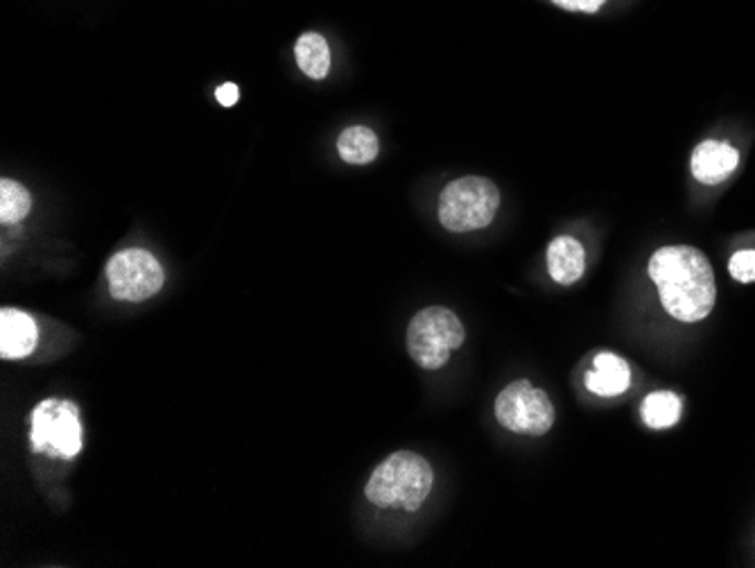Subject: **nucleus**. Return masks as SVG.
<instances>
[{
	"mask_svg": "<svg viewBox=\"0 0 755 568\" xmlns=\"http://www.w3.org/2000/svg\"><path fill=\"white\" fill-rule=\"evenodd\" d=\"M650 279L658 288L663 308L678 322H702L715 308V275L704 251L695 247L670 245L658 249L650 261Z\"/></svg>",
	"mask_w": 755,
	"mask_h": 568,
	"instance_id": "nucleus-1",
	"label": "nucleus"
},
{
	"mask_svg": "<svg viewBox=\"0 0 755 568\" xmlns=\"http://www.w3.org/2000/svg\"><path fill=\"white\" fill-rule=\"evenodd\" d=\"M432 482L434 474L425 458L412 451H399L375 467L364 494L378 508L401 505L407 512H414L430 496Z\"/></svg>",
	"mask_w": 755,
	"mask_h": 568,
	"instance_id": "nucleus-2",
	"label": "nucleus"
},
{
	"mask_svg": "<svg viewBox=\"0 0 755 568\" xmlns=\"http://www.w3.org/2000/svg\"><path fill=\"white\" fill-rule=\"evenodd\" d=\"M466 331L457 315L444 306L419 310L407 327V353L423 369L444 367L451 351L464 345Z\"/></svg>",
	"mask_w": 755,
	"mask_h": 568,
	"instance_id": "nucleus-3",
	"label": "nucleus"
},
{
	"mask_svg": "<svg viewBox=\"0 0 755 568\" xmlns=\"http://www.w3.org/2000/svg\"><path fill=\"white\" fill-rule=\"evenodd\" d=\"M500 207L497 186L484 177H462L449 183L439 198V220L455 233L484 229Z\"/></svg>",
	"mask_w": 755,
	"mask_h": 568,
	"instance_id": "nucleus-4",
	"label": "nucleus"
},
{
	"mask_svg": "<svg viewBox=\"0 0 755 568\" xmlns=\"http://www.w3.org/2000/svg\"><path fill=\"white\" fill-rule=\"evenodd\" d=\"M30 447L48 458L73 460L82 451L80 410L67 399H46L30 415Z\"/></svg>",
	"mask_w": 755,
	"mask_h": 568,
	"instance_id": "nucleus-5",
	"label": "nucleus"
},
{
	"mask_svg": "<svg viewBox=\"0 0 755 568\" xmlns=\"http://www.w3.org/2000/svg\"><path fill=\"white\" fill-rule=\"evenodd\" d=\"M495 417L512 432L538 437L552 428L554 406L550 397L532 388L530 381H514L497 395Z\"/></svg>",
	"mask_w": 755,
	"mask_h": 568,
	"instance_id": "nucleus-6",
	"label": "nucleus"
},
{
	"mask_svg": "<svg viewBox=\"0 0 755 568\" xmlns=\"http://www.w3.org/2000/svg\"><path fill=\"white\" fill-rule=\"evenodd\" d=\"M107 279L118 301H145L163 286V268L145 249H124L109 261Z\"/></svg>",
	"mask_w": 755,
	"mask_h": 568,
	"instance_id": "nucleus-7",
	"label": "nucleus"
},
{
	"mask_svg": "<svg viewBox=\"0 0 755 568\" xmlns=\"http://www.w3.org/2000/svg\"><path fill=\"white\" fill-rule=\"evenodd\" d=\"M37 340L39 329L32 315L17 308L0 310V356L8 360L28 358L37 349Z\"/></svg>",
	"mask_w": 755,
	"mask_h": 568,
	"instance_id": "nucleus-8",
	"label": "nucleus"
},
{
	"mask_svg": "<svg viewBox=\"0 0 755 568\" xmlns=\"http://www.w3.org/2000/svg\"><path fill=\"white\" fill-rule=\"evenodd\" d=\"M739 166V152L724 141H704L695 148L689 159L692 175L697 181L715 186L728 179Z\"/></svg>",
	"mask_w": 755,
	"mask_h": 568,
	"instance_id": "nucleus-9",
	"label": "nucleus"
},
{
	"mask_svg": "<svg viewBox=\"0 0 755 568\" xmlns=\"http://www.w3.org/2000/svg\"><path fill=\"white\" fill-rule=\"evenodd\" d=\"M632 386V367L628 362L611 351H602L595 356L593 369L586 373V388L604 399L620 397Z\"/></svg>",
	"mask_w": 755,
	"mask_h": 568,
	"instance_id": "nucleus-10",
	"label": "nucleus"
},
{
	"mask_svg": "<svg viewBox=\"0 0 755 568\" xmlns=\"http://www.w3.org/2000/svg\"><path fill=\"white\" fill-rule=\"evenodd\" d=\"M586 268V255L580 240L571 236H558L547 247V270L550 277L561 286H573L580 281Z\"/></svg>",
	"mask_w": 755,
	"mask_h": 568,
	"instance_id": "nucleus-11",
	"label": "nucleus"
},
{
	"mask_svg": "<svg viewBox=\"0 0 755 568\" xmlns=\"http://www.w3.org/2000/svg\"><path fill=\"white\" fill-rule=\"evenodd\" d=\"M296 64L303 71V76L312 80H324L331 69V50L329 43L322 34L318 32H305L296 39L294 46Z\"/></svg>",
	"mask_w": 755,
	"mask_h": 568,
	"instance_id": "nucleus-12",
	"label": "nucleus"
},
{
	"mask_svg": "<svg viewBox=\"0 0 755 568\" xmlns=\"http://www.w3.org/2000/svg\"><path fill=\"white\" fill-rule=\"evenodd\" d=\"M338 152L351 166L371 163L378 157V137L373 134V130L355 124V128H349L340 134Z\"/></svg>",
	"mask_w": 755,
	"mask_h": 568,
	"instance_id": "nucleus-13",
	"label": "nucleus"
},
{
	"mask_svg": "<svg viewBox=\"0 0 755 568\" xmlns=\"http://www.w3.org/2000/svg\"><path fill=\"white\" fill-rule=\"evenodd\" d=\"M643 419L654 430L672 428L681 419V399L667 390L652 392L643 401Z\"/></svg>",
	"mask_w": 755,
	"mask_h": 568,
	"instance_id": "nucleus-14",
	"label": "nucleus"
},
{
	"mask_svg": "<svg viewBox=\"0 0 755 568\" xmlns=\"http://www.w3.org/2000/svg\"><path fill=\"white\" fill-rule=\"evenodd\" d=\"M32 211V196L19 181H0V220L3 225H17Z\"/></svg>",
	"mask_w": 755,
	"mask_h": 568,
	"instance_id": "nucleus-15",
	"label": "nucleus"
},
{
	"mask_svg": "<svg viewBox=\"0 0 755 568\" xmlns=\"http://www.w3.org/2000/svg\"><path fill=\"white\" fill-rule=\"evenodd\" d=\"M728 272L739 283H753L755 281V249H744L731 257Z\"/></svg>",
	"mask_w": 755,
	"mask_h": 568,
	"instance_id": "nucleus-16",
	"label": "nucleus"
},
{
	"mask_svg": "<svg viewBox=\"0 0 755 568\" xmlns=\"http://www.w3.org/2000/svg\"><path fill=\"white\" fill-rule=\"evenodd\" d=\"M554 6L563 8V10H571V12H597L606 0H552Z\"/></svg>",
	"mask_w": 755,
	"mask_h": 568,
	"instance_id": "nucleus-17",
	"label": "nucleus"
},
{
	"mask_svg": "<svg viewBox=\"0 0 755 568\" xmlns=\"http://www.w3.org/2000/svg\"><path fill=\"white\" fill-rule=\"evenodd\" d=\"M215 98H218V102L222 107H233L238 102V98H240V89H238V84L226 82V84L215 89Z\"/></svg>",
	"mask_w": 755,
	"mask_h": 568,
	"instance_id": "nucleus-18",
	"label": "nucleus"
}]
</instances>
